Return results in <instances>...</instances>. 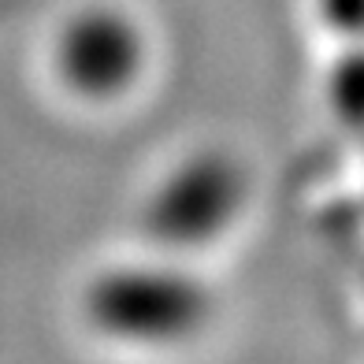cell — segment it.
I'll use <instances>...</instances> for the list:
<instances>
[{
  "label": "cell",
  "instance_id": "cell-1",
  "mask_svg": "<svg viewBox=\"0 0 364 364\" xmlns=\"http://www.w3.org/2000/svg\"><path fill=\"white\" fill-rule=\"evenodd\" d=\"M78 316L97 338L130 350L186 346L216 320V294L190 257L149 250L101 264L78 290Z\"/></svg>",
  "mask_w": 364,
  "mask_h": 364
},
{
  "label": "cell",
  "instance_id": "cell-2",
  "mask_svg": "<svg viewBox=\"0 0 364 364\" xmlns=\"http://www.w3.org/2000/svg\"><path fill=\"white\" fill-rule=\"evenodd\" d=\"M156 45L145 19L123 0H82L56 19L45 41L48 82L82 108H115L153 71Z\"/></svg>",
  "mask_w": 364,
  "mask_h": 364
},
{
  "label": "cell",
  "instance_id": "cell-3",
  "mask_svg": "<svg viewBox=\"0 0 364 364\" xmlns=\"http://www.w3.org/2000/svg\"><path fill=\"white\" fill-rule=\"evenodd\" d=\"M250 212V168L227 149H193L171 160L141 197L149 250L197 260L235 235Z\"/></svg>",
  "mask_w": 364,
  "mask_h": 364
},
{
  "label": "cell",
  "instance_id": "cell-4",
  "mask_svg": "<svg viewBox=\"0 0 364 364\" xmlns=\"http://www.w3.org/2000/svg\"><path fill=\"white\" fill-rule=\"evenodd\" d=\"M312 15L335 41L364 45V0H312Z\"/></svg>",
  "mask_w": 364,
  "mask_h": 364
}]
</instances>
